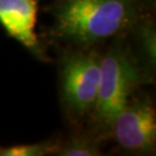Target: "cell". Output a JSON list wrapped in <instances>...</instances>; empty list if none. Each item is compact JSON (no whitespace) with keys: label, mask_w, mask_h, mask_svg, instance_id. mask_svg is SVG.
Returning <instances> with one entry per match:
<instances>
[{"label":"cell","mask_w":156,"mask_h":156,"mask_svg":"<svg viewBox=\"0 0 156 156\" xmlns=\"http://www.w3.org/2000/svg\"><path fill=\"white\" fill-rule=\"evenodd\" d=\"M140 17L138 0H59L52 33L79 46L123 36Z\"/></svg>","instance_id":"1"},{"label":"cell","mask_w":156,"mask_h":156,"mask_svg":"<svg viewBox=\"0 0 156 156\" xmlns=\"http://www.w3.org/2000/svg\"><path fill=\"white\" fill-rule=\"evenodd\" d=\"M141 78L136 60L122 45L112 46L101 57L100 86L91 118L102 135L110 134L113 120L131 100Z\"/></svg>","instance_id":"2"},{"label":"cell","mask_w":156,"mask_h":156,"mask_svg":"<svg viewBox=\"0 0 156 156\" xmlns=\"http://www.w3.org/2000/svg\"><path fill=\"white\" fill-rule=\"evenodd\" d=\"M101 79V57L95 52H71L64 58L60 72L62 103L74 118L91 116Z\"/></svg>","instance_id":"3"},{"label":"cell","mask_w":156,"mask_h":156,"mask_svg":"<svg viewBox=\"0 0 156 156\" xmlns=\"http://www.w3.org/2000/svg\"><path fill=\"white\" fill-rule=\"evenodd\" d=\"M117 144L131 153H151L156 142V116L147 100H129L111 126Z\"/></svg>","instance_id":"4"},{"label":"cell","mask_w":156,"mask_h":156,"mask_svg":"<svg viewBox=\"0 0 156 156\" xmlns=\"http://www.w3.org/2000/svg\"><path fill=\"white\" fill-rule=\"evenodd\" d=\"M37 6V0H0V24L11 37L35 56L43 58V50L35 33Z\"/></svg>","instance_id":"5"},{"label":"cell","mask_w":156,"mask_h":156,"mask_svg":"<svg viewBox=\"0 0 156 156\" xmlns=\"http://www.w3.org/2000/svg\"><path fill=\"white\" fill-rule=\"evenodd\" d=\"M51 151L62 156H95L100 155V149L96 142L87 138H75L51 147Z\"/></svg>","instance_id":"6"},{"label":"cell","mask_w":156,"mask_h":156,"mask_svg":"<svg viewBox=\"0 0 156 156\" xmlns=\"http://www.w3.org/2000/svg\"><path fill=\"white\" fill-rule=\"evenodd\" d=\"M51 153V147L44 144L20 145L0 148V156H43Z\"/></svg>","instance_id":"7"}]
</instances>
